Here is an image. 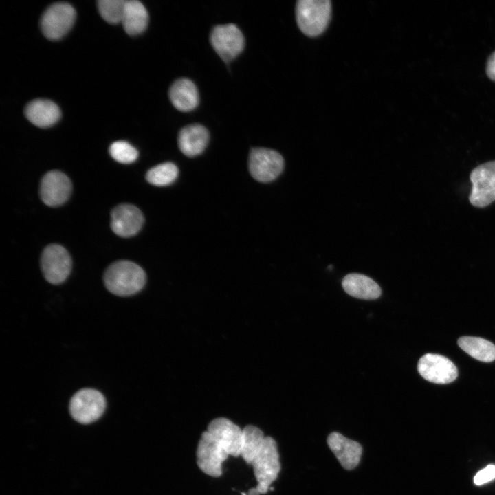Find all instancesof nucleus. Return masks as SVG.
<instances>
[{
    "mask_svg": "<svg viewBox=\"0 0 495 495\" xmlns=\"http://www.w3.org/2000/svg\"><path fill=\"white\" fill-rule=\"evenodd\" d=\"M342 285L349 295L360 299L373 300L381 295L379 285L364 274H349L343 278Z\"/></svg>",
    "mask_w": 495,
    "mask_h": 495,
    "instance_id": "nucleus-18",
    "label": "nucleus"
},
{
    "mask_svg": "<svg viewBox=\"0 0 495 495\" xmlns=\"http://www.w3.org/2000/svg\"><path fill=\"white\" fill-rule=\"evenodd\" d=\"M72 188L71 181L65 174L58 170H51L41 179L40 197L47 206H59L69 199Z\"/></svg>",
    "mask_w": 495,
    "mask_h": 495,
    "instance_id": "nucleus-12",
    "label": "nucleus"
},
{
    "mask_svg": "<svg viewBox=\"0 0 495 495\" xmlns=\"http://www.w3.org/2000/svg\"><path fill=\"white\" fill-rule=\"evenodd\" d=\"M486 73L490 79L495 80V52L491 54L487 60Z\"/></svg>",
    "mask_w": 495,
    "mask_h": 495,
    "instance_id": "nucleus-25",
    "label": "nucleus"
},
{
    "mask_svg": "<svg viewBox=\"0 0 495 495\" xmlns=\"http://www.w3.org/2000/svg\"><path fill=\"white\" fill-rule=\"evenodd\" d=\"M459 346L473 358L483 362L495 360V345L480 337L462 336L457 340Z\"/></svg>",
    "mask_w": 495,
    "mask_h": 495,
    "instance_id": "nucleus-20",
    "label": "nucleus"
},
{
    "mask_svg": "<svg viewBox=\"0 0 495 495\" xmlns=\"http://www.w3.org/2000/svg\"><path fill=\"white\" fill-rule=\"evenodd\" d=\"M327 444L344 469L351 470L358 466L362 454V447L358 442L333 432L328 436Z\"/></svg>",
    "mask_w": 495,
    "mask_h": 495,
    "instance_id": "nucleus-14",
    "label": "nucleus"
},
{
    "mask_svg": "<svg viewBox=\"0 0 495 495\" xmlns=\"http://www.w3.org/2000/svg\"><path fill=\"white\" fill-rule=\"evenodd\" d=\"M126 0H99L98 12L107 23L118 24L121 22Z\"/></svg>",
    "mask_w": 495,
    "mask_h": 495,
    "instance_id": "nucleus-22",
    "label": "nucleus"
},
{
    "mask_svg": "<svg viewBox=\"0 0 495 495\" xmlns=\"http://www.w3.org/2000/svg\"><path fill=\"white\" fill-rule=\"evenodd\" d=\"M148 14L144 6L137 0H126L121 23L125 32L135 36L147 27Z\"/></svg>",
    "mask_w": 495,
    "mask_h": 495,
    "instance_id": "nucleus-19",
    "label": "nucleus"
},
{
    "mask_svg": "<svg viewBox=\"0 0 495 495\" xmlns=\"http://www.w3.org/2000/svg\"><path fill=\"white\" fill-rule=\"evenodd\" d=\"M494 478H495V465H489L477 472L474 477V483L477 485H481Z\"/></svg>",
    "mask_w": 495,
    "mask_h": 495,
    "instance_id": "nucleus-24",
    "label": "nucleus"
},
{
    "mask_svg": "<svg viewBox=\"0 0 495 495\" xmlns=\"http://www.w3.org/2000/svg\"><path fill=\"white\" fill-rule=\"evenodd\" d=\"M109 153L116 161L127 164L134 162L138 157L136 148L126 141H116L109 147Z\"/></svg>",
    "mask_w": 495,
    "mask_h": 495,
    "instance_id": "nucleus-23",
    "label": "nucleus"
},
{
    "mask_svg": "<svg viewBox=\"0 0 495 495\" xmlns=\"http://www.w3.org/2000/svg\"><path fill=\"white\" fill-rule=\"evenodd\" d=\"M243 429L228 419H213L203 432L197 450V463L202 472L212 477L222 474V463L229 456H241Z\"/></svg>",
    "mask_w": 495,
    "mask_h": 495,
    "instance_id": "nucleus-1",
    "label": "nucleus"
},
{
    "mask_svg": "<svg viewBox=\"0 0 495 495\" xmlns=\"http://www.w3.org/2000/svg\"><path fill=\"white\" fill-rule=\"evenodd\" d=\"M210 40L215 52L226 62L236 57L245 45L243 33L234 23L214 26L211 30Z\"/></svg>",
    "mask_w": 495,
    "mask_h": 495,
    "instance_id": "nucleus-10",
    "label": "nucleus"
},
{
    "mask_svg": "<svg viewBox=\"0 0 495 495\" xmlns=\"http://www.w3.org/2000/svg\"><path fill=\"white\" fill-rule=\"evenodd\" d=\"M284 164L283 156L272 149L254 148L249 155L250 173L260 182H270L276 179L283 170Z\"/></svg>",
    "mask_w": 495,
    "mask_h": 495,
    "instance_id": "nucleus-8",
    "label": "nucleus"
},
{
    "mask_svg": "<svg viewBox=\"0 0 495 495\" xmlns=\"http://www.w3.org/2000/svg\"><path fill=\"white\" fill-rule=\"evenodd\" d=\"M243 437L241 456L253 467L258 483L254 490L259 495L265 494L280 470L276 442L252 425L243 429Z\"/></svg>",
    "mask_w": 495,
    "mask_h": 495,
    "instance_id": "nucleus-2",
    "label": "nucleus"
},
{
    "mask_svg": "<svg viewBox=\"0 0 495 495\" xmlns=\"http://www.w3.org/2000/svg\"><path fill=\"white\" fill-rule=\"evenodd\" d=\"M168 96L173 105L181 111L194 109L199 103L197 89L190 80L179 78L175 81L168 91Z\"/></svg>",
    "mask_w": 495,
    "mask_h": 495,
    "instance_id": "nucleus-17",
    "label": "nucleus"
},
{
    "mask_svg": "<svg viewBox=\"0 0 495 495\" xmlns=\"http://www.w3.org/2000/svg\"><path fill=\"white\" fill-rule=\"evenodd\" d=\"M41 267L45 278L52 284L58 285L69 276L72 258L64 247L58 244H50L42 252Z\"/></svg>",
    "mask_w": 495,
    "mask_h": 495,
    "instance_id": "nucleus-9",
    "label": "nucleus"
},
{
    "mask_svg": "<svg viewBox=\"0 0 495 495\" xmlns=\"http://www.w3.org/2000/svg\"><path fill=\"white\" fill-rule=\"evenodd\" d=\"M106 408L104 395L93 388H83L76 392L69 402L72 417L80 424H91L98 419Z\"/></svg>",
    "mask_w": 495,
    "mask_h": 495,
    "instance_id": "nucleus-6",
    "label": "nucleus"
},
{
    "mask_svg": "<svg viewBox=\"0 0 495 495\" xmlns=\"http://www.w3.org/2000/svg\"><path fill=\"white\" fill-rule=\"evenodd\" d=\"M144 221L142 212L132 204H120L111 212V230L121 237L135 235L141 230Z\"/></svg>",
    "mask_w": 495,
    "mask_h": 495,
    "instance_id": "nucleus-13",
    "label": "nucleus"
},
{
    "mask_svg": "<svg viewBox=\"0 0 495 495\" xmlns=\"http://www.w3.org/2000/svg\"><path fill=\"white\" fill-rule=\"evenodd\" d=\"M331 13V5L329 0H299L296 3L297 24L308 36H317L325 30Z\"/></svg>",
    "mask_w": 495,
    "mask_h": 495,
    "instance_id": "nucleus-4",
    "label": "nucleus"
},
{
    "mask_svg": "<svg viewBox=\"0 0 495 495\" xmlns=\"http://www.w3.org/2000/svg\"><path fill=\"white\" fill-rule=\"evenodd\" d=\"M417 370L427 381L435 384H449L458 376L455 364L448 358L436 353H426L419 360Z\"/></svg>",
    "mask_w": 495,
    "mask_h": 495,
    "instance_id": "nucleus-11",
    "label": "nucleus"
},
{
    "mask_svg": "<svg viewBox=\"0 0 495 495\" xmlns=\"http://www.w3.org/2000/svg\"><path fill=\"white\" fill-rule=\"evenodd\" d=\"M470 179L472 187L469 201L473 206L484 208L495 201V161L474 168Z\"/></svg>",
    "mask_w": 495,
    "mask_h": 495,
    "instance_id": "nucleus-7",
    "label": "nucleus"
},
{
    "mask_svg": "<svg viewBox=\"0 0 495 495\" xmlns=\"http://www.w3.org/2000/svg\"><path fill=\"white\" fill-rule=\"evenodd\" d=\"M75 19L76 11L72 6L65 2L53 3L41 16L42 32L50 40H59L72 28Z\"/></svg>",
    "mask_w": 495,
    "mask_h": 495,
    "instance_id": "nucleus-5",
    "label": "nucleus"
},
{
    "mask_svg": "<svg viewBox=\"0 0 495 495\" xmlns=\"http://www.w3.org/2000/svg\"><path fill=\"white\" fill-rule=\"evenodd\" d=\"M178 173L179 170L175 164L165 162L149 169L146 174V179L153 185L164 186L174 182Z\"/></svg>",
    "mask_w": 495,
    "mask_h": 495,
    "instance_id": "nucleus-21",
    "label": "nucleus"
},
{
    "mask_svg": "<svg viewBox=\"0 0 495 495\" xmlns=\"http://www.w3.org/2000/svg\"><path fill=\"white\" fill-rule=\"evenodd\" d=\"M146 280L144 270L138 264L126 260L111 263L103 276L106 288L119 296H129L138 293L144 287Z\"/></svg>",
    "mask_w": 495,
    "mask_h": 495,
    "instance_id": "nucleus-3",
    "label": "nucleus"
},
{
    "mask_svg": "<svg viewBox=\"0 0 495 495\" xmlns=\"http://www.w3.org/2000/svg\"><path fill=\"white\" fill-rule=\"evenodd\" d=\"M24 113L32 124L40 128L53 126L59 120L61 115L59 107L46 99L31 101L25 107Z\"/></svg>",
    "mask_w": 495,
    "mask_h": 495,
    "instance_id": "nucleus-15",
    "label": "nucleus"
},
{
    "mask_svg": "<svg viewBox=\"0 0 495 495\" xmlns=\"http://www.w3.org/2000/svg\"><path fill=\"white\" fill-rule=\"evenodd\" d=\"M208 140V130L199 124H190L182 128L177 139L180 151L188 157H195L201 153Z\"/></svg>",
    "mask_w": 495,
    "mask_h": 495,
    "instance_id": "nucleus-16",
    "label": "nucleus"
}]
</instances>
